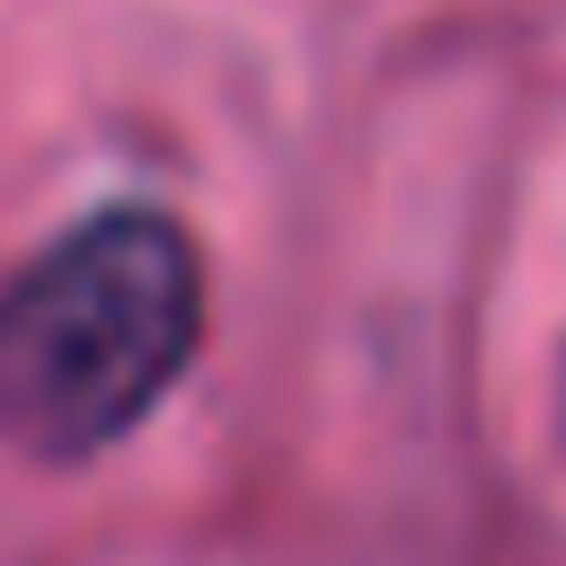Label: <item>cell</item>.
I'll use <instances>...</instances> for the list:
<instances>
[{
	"mask_svg": "<svg viewBox=\"0 0 566 566\" xmlns=\"http://www.w3.org/2000/svg\"><path fill=\"white\" fill-rule=\"evenodd\" d=\"M557 424H566V389H557Z\"/></svg>",
	"mask_w": 566,
	"mask_h": 566,
	"instance_id": "7a4b0ae2",
	"label": "cell"
},
{
	"mask_svg": "<svg viewBox=\"0 0 566 566\" xmlns=\"http://www.w3.org/2000/svg\"><path fill=\"white\" fill-rule=\"evenodd\" d=\"M203 336L195 239L115 203L71 221L0 283V442L27 460H88L133 433Z\"/></svg>",
	"mask_w": 566,
	"mask_h": 566,
	"instance_id": "6da1fadb",
	"label": "cell"
}]
</instances>
